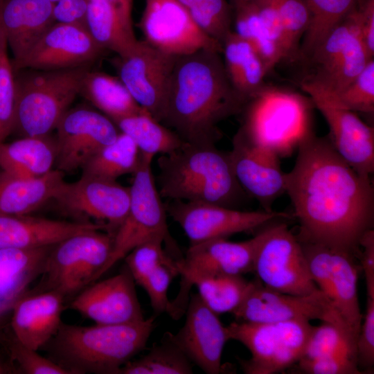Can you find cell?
<instances>
[{"instance_id":"obj_56","label":"cell","mask_w":374,"mask_h":374,"mask_svg":"<svg viewBox=\"0 0 374 374\" xmlns=\"http://www.w3.org/2000/svg\"><path fill=\"white\" fill-rule=\"evenodd\" d=\"M50 1H52L53 3H55L56 2H57L60 0H50Z\"/></svg>"},{"instance_id":"obj_31","label":"cell","mask_w":374,"mask_h":374,"mask_svg":"<svg viewBox=\"0 0 374 374\" xmlns=\"http://www.w3.org/2000/svg\"><path fill=\"white\" fill-rule=\"evenodd\" d=\"M222 60L227 78L245 102L265 85L267 67L253 46L231 31L222 43Z\"/></svg>"},{"instance_id":"obj_16","label":"cell","mask_w":374,"mask_h":374,"mask_svg":"<svg viewBox=\"0 0 374 374\" xmlns=\"http://www.w3.org/2000/svg\"><path fill=\"white\" fill-rule=\"evenodd\" d=\"M138 26L143 41L173 56L202 49L222 52V44L204 33L177 0H145Z\"/></svg>"},{"instance_id":"obj_7","label":"cell","mask_w":374,"mask_h":374,"mask_svg":"<svg viewBox=\"0 0 374 374\" xmlns=\"http://www.w3.org/2000/svg\"><path fill=\"white\" fill-rule=\"evenodd\" d=\"M370 60L362 40L357 4L303 60L308 69L301 87L308 95H332L353 81Z\"/></svg>"},{"instance_id":"obj_5","label":"cell","mask_w":374,"mask_h":374,"mask_svg":"<svg viewBox=\"0 0 374 374\" xmlns=\"http://www.w3.org/2000/svg\"><path fill=\"white\" fill-rule=\"evenodd\" d=\"M312 105L299 93L265 84L244 105L236 134L279 158L288 157L313 133Z\"/></svg>"},{"instance_id":"obj_34","label":"cell","mask_w":374,"mask_h":374,"mask_svg":"<svg viewBox=\"0 0 374 374\" xmlns=\"http://www.w3.org/2000/svg\"><path fill=\"white\" fill-rule=\"evenodd\" d=\"M79 95L114 123L144 109L134 100L118 76L104 72L89 69L83 78Z\"/></svg>"},{"instance_id":"obj_28","label":"cell","mask_w":374,"mask_h":374,"mask_svg":"<svg viewBox=\"0 0 374 374\" xmlns=\"http://www.w3.org/2000/svg\"><path fill=\"white\" fill-rule=\"evenodd\" d=\"M232 31L253 46L268 72L285 60L280 21L266 5L249 0L233 6Z\"/></svg>"},{"instance_id":"obj_27","label":"cell","mask_w":374,"mask_h":374,"mask_svg":"<svg viewBox=\"0 0 374 374\" xmlns=\"http://www.w3.org/2000/svg\"><path fill=\"white\" fill-rule=\"evenodd\" d=\"M64 299L54 291L21 298L12 308L15 338L35 350L48 344L62 323Z\"/></svg>"},{"instance_id":"obj_48","label":"cell","mask_w":374,"mask_h":374,"mask_svg":"<svg viewBox=\"0 0 374 374\" xmlns=\"http://www.w3.org/2000/svg\"><path fill=\"white\" fill-rule=\"evenodd\" d=\"M12 359L19 366L21 370L27 374H73V373L37 353V350L30 348L15 338L10 346Z\"/></svg>"},{"instance_id":"obj_9","label":"cell","mask_w":374,"mask_h":374,"mask_svg":"<svg viewBox=\"0 0 374 374\" xmlns=\"http://www.w3.org/2000/svg\"><path fill=\"white\" fill-rule=\"evenodd\" d=\"M226 327L229 340L243 344L249 359L240 361L247 374H274L294 366L303 357L313 326L309 321L272 323L235 321Z\"/></svg>"},{"instance_id":"obj_13","label":"cell","mask_w":374,"mask_h":374,"mask_svg":"<svg viewBox=\"0 0 374 374\" xmlns=\"http://www.w3.org/2000/svg\"><path fill=\"white\" fill-rule=\"evenodd\" d=\"M305 255L312 280L357 340L362 316L357 296L359 267L356 256L320 244L308 247Z\"/></svg>"},{"instance_id":"obj_55","label":"cell","mask_w":374,"mask_h":374,"mask_svg":"<svg viewBox=\"0 0 374 374\" xmlns=\"http://www.w3.org/2000/svg\"><path fill=\"white\" fill-rule=\"evenodd\" d=\"M7 367L0 361V374L8 372Z\"/></svg>"},{"instance_id":"obj_38","label":"cell","mask_w":374,"mask_h":374,"mask_svg":"<svg viewBox=\"0 0 374 374\" xmlns=\"http://www.w3.org/2000/svg\"><path fill=\"white\" fill-rule=\"evenodd\" d=\"M359 1L303 0L309 12V24L298 60H305L328 33L357 7Z\"/></svg>"},{"instance_id":"obj_37","label":"cell","mask_w":374,"mask_h":374,"mask_svg":"<svg viewBox=\"0 0 374 374\" xmlns=\"http://www.w3.org/2000/svg\"><path fill=\"white\" fill-rule=\"evenodd\" d=\"M141 153L134 141L120 132L112 143L98 150L82 168V175L116 181L134 174L138 169Z\"/></svg>"},{"instance_id":"obj_12","label":"cell","mask_w":374,"mask_h":374,"mask_svg":"<svg viewBox=\"0 0 374 374\" xmlns=\"http://www.w3.org/2000/svg\"><path fill=\"white\" fill-rule=\"evenodd\" d=\"M168 215L184 230L190 245L209 240L226 238L262 226L294 217L278 211H242L220 205L170 200L165 204Z\"/></svg>"},{"instance_id":"obj_4","label":"cell","mask_w":374,"mask_h":374,"mask_svg":"<svg viewBox=\"0 0 374 374\" xmlns=\"http://www.w3.org/2000/svg\"><path fill=\"white\" fill-rule=\"evenodd\" d=\"M154 328V317L122 324L80 326L62 323L49 343L58 364L73 374H117L145 348Z\"/></svg>"},{"instance_id":"obj_20","label":"cell","mask_w":374,"mask_h":374,"mask_svg":"<svg viewBox=\"0 0 374 374\" xmlns=\"http://www.w3.org/2000/svg\"><path fill=\"white\" fill-rule=\"evenodd\" d=\"M185 312L182 328L176 334L166 332L164 336L205 373H221L222 352L229 341L226 327L198 293L188 299Z\"/></svg>"},{"instance_id":"obj_44","label":"cell","mask_w":374,"mask_h":374,"mask_svg":"<svg viewBox=\"0 0 374 374\" xmlns=\"http://www.w3.org/2000/svg\"><path fill=\"white\" fill-rule=\"evenodd\" d=\"M163 244L166 245L163 238H152L136 247L123 258L139 285L159 265L176 259L164 249Z\"/></svg>"},{"instance_id":"obj_11","label":"cell","mask_w":374,"mask_h":374,"mask_svg":"<svg viewBox=\"0 0 374 374\" xmlns=\"http://www.w3.org/2000/svg\"><path fill=\"white\" fill-rule=\"evenodd\" d=\"M253 272L265 286L280 292L303 296L319 291L301 242L281 221L268 226L256 254Z\"/></svg>"},{"instance_id":"obj_41","label":"cell","mask_w":374,"mask_h":374,"mask_svg":"<svg viewBox=\"0 0 374 374\" xmlns=\"http://www.w3.org/2000/svg\"><path fill=\"white\" fill-rule=\"evenodd\" d=\"M326 103L353 112L373 114L374 112V59H371L364 69L347 86L327 96L317 94Z\"/></svg>"},{"instance_id":"obj_6","label":"cell","mask_w":374,"mask_h":374,"mask_svg":"<svg viewBox=\"0 0 374 374\" xmlns=\"http://www.w3.org/2000/svg\"><path fill=\"white\" fill-rule=\"evenodd\" d=\"M91 67L14 71L16 116L12 133L21 137L50 134L79 95L83 78Z\"/></svg>"},{"instance_id":"obj_22","label":"cell","mask_w":374,"mask_h":374,"mask_svg":"<svg viewBox=\"0 0 374 374\" xmlns=\"http://www.w3.org/2000/svg\"><path fill=\"white\" fill-rule=\"evenodd\" d=\"M269 225L245 241L216 238L190 245L185 256L177 260L182 283L195 276L243 275L253 271L256 254Z\"/></svg>"},{"instance_id":"obj_52","label":"cell","mask_w":374,"mask_h":374,"mask_svg":"<svg viewBox=\"0 0 374 374\" xmlns=\"http://www.w3.org/2000/svg\"><path fill=\"white\" fill-rule=\"evenodd\" d=\"M362 40L370 59L374 55V0H359Z\"/></svg>"},{"instance_id":"obj_8","label":"cell","mask_w":374,"mask_h":374,"mask_svg":"<svg viewBox=\"0 0 374 374\" xmlns=\"http://www.w3.org/2000/svg\"><path fill=\"white\" fill-rule=\"evenodd\" d=\"M152 156L141 154L140 165L133 174L130 187L128 212L114 235L109 257L94 282L136 247L152 238H163L168 251L176 259L182 257L168 231V213L152 172Z\"/></svg>"},{"instance_id":"obj_54","label":"cell","mask_w":374,"mask_h":374,"mask_svg":"<svg viewBox=\"0 0 374 374\" xmlns=\"http://www.w3.org/2000/svg\"><path fill=\"white\" fill-rule=\"evenodd\" d=\"M231 5L232 6V8L238 4H240V3H244L247 1H249V0H229Z\"/></svg>"},{"instance_id":"obj_23","label":"cell","mask_w":374,"mask_h":374,"mask_svg":"<svg viewBox=\"0 0 374 374\" xmlns=\"http://www.w3.org/2000/svg\"><path fill=\"white\" fill-rule=\"evenodd\" d=\"M229 154L236 179L244 191L257 199L263 210L272 211L274 200L286 191L287 173L280 168V158L238 134Z\"/></svg>"},{"instance_id":"obj_1","label":"cell","mask_w":374,"mask_h":374,"mask_svg":"<svg viewBox=\"0 0 374 374\" xmlns=\"http://www.w3.org/2000/svg\"><path fill=\"white\" fill-rule=\"evenodd\" d=\"M285 192L300 240L359 253L361 238L373 226L374 189L371 177L349 166L328 136L312 133L301 143Z\"/></svg>"},{"instance_id":"obj_19","label":"cell","mask_w":374,"mask_h":374,"mask_svg":"<svg viewBox=\"0 0 374 374\" xmlns=\"http://www.w3.org/2000/svg\"><path fill=\"white\" fill-rule=\"evenodd\" d=\"M106 52L95 42L87 27L55 23L23 58L12 64L15 71L22 69L49 71L91 66Z\"/></svg>"},{"instance_id":"obj_43","label":"cell","mask_w":374,"mask_h":374,"mask_svg":"<svg viewBox=\"0 0 374 374\" xmlns=\"http://www.w3.org/2000/svg\"><path fill=\"white\" fill-rule=\"evenodd\" d=\"M283 31L287 60H298L302 39L309 24L303 0H274Z\"/></svg>"},{"instance_id":"obj_36","label":"cell","mask_w":374,"mask_h":374,"mask_svg":"<svg viewBox=\"0 0 374 374\" xmlns=\"http://www.w3.org/2000/svg\"><path fill=\"white\" fill-rule=\"evenodd\" d=\"M114 123L120 132L134 141L140 152L145 155L154 157L157 154H168L184 143L176 132L145 109Z\"/></svg>"},{"instance_id":"obj_10","label":"cell","mask_w":374,"mask_h":374,"mask_svg":"<svg viewBox=\"0 0 374 374\" xmlns=\"http://www.w3.org/2000/svg\"><path fill=\"white\" fill-rule=\"evenodd\" d=\"M113 240L109 233L94 230L55 244L46 262L41 292L54 291L65 298L94 283L109 257Z\"/></svg>"},{"instance_id":"obj_47","label":"cell","mask_w":374,"mask_h":374,"mask_svg":"<svg viewBox=\"0 0 374 374\" xmlns=\"http://www.w3.org/2000/svg\"><path fill=\"white\" fill-rule=\"evenodd\" d=\"M178 274L177 260L173 259L156 267L140 285L147 292L156 314L169 312L171 302L168 298V290L172 280Z\"/></svg>"},{"instance_id":"obj_40","label":"cell","mask_w":374,"mask_h":374,"mask_svg":"<svg viewBox=\"0 0 374 374\" xmlns=\"http://www.w3.org/2000/svg\"><path fill=\"white\" fill-rule=\"evenodd\" d=\"M197 26L222 44L232 30L233 8L229 0H177Z\"/></svg>"},{"instance_id":"obj_33","label":"cell","mask_w":374,"mask_h":374,"mask_svg":"<svg viewBox=\"0 0 374 374\" xmlns=\"http://www.w3.org/2000/svg\"><path fill=\"white\" fill-rule=\"evenodd\" d=\"M250 283L242 275L195 276L181 283L180 293L172 304L177 312H184L188 301L187 294L195 285L199 296L211 310L217 314H232L241 303Z\"/></svg>"},{"instance_id":"obj_24","label":"cell","mask_w":374,"mask_h":374,"mask_svg":"<svg viewBox=\"0 0 374 374\" xmlns=\"http://www.w3.org/2000/svg\"><path fill=\"white\" fill-rule=\"evenodd\" d=\"M330 128L328 138L337 153L355 171L369 177L374 171V129L355 112L310 97Z\"/></svg>"},{"instance_id":"obj_35","label":"cell","mask_w":374,"mask_h":374,"mask_svg":"<svg viewBox=\"0 0 374 374\" xmlns=\"http://www.w3.org/2000/svg\"><path fill=\"white\" fill-rule=\"evenodd\" d=\"M87 28L101 48L118 56L127 54L139 41L133 29L126 25L117 10L107 0H89Z\"/></svg>"},{"instance_id":"obj_49","label":"cell","mask_w":374,"mask_h":374,"mask_svg":"<svg viewBox=\"0 0 374 374\" xmlns=\"http://www.w3.org/2000/svg\"><path fill=\"white\" fill-rule=\"evenodd\" d=\"M357 366L364 373L374 365V298L367 296L366 312L356 341ZM363 373V372H362Z\"/></svg>"},{"instance_id":"obj_51","label":"cell","mask_w":374,"mask_h":374,"mask_svg":"<svg viewBox=\"0 0 374 374\" xmlns=\"http://www.w3.org/2000/svg\"><path fill=\"white\" fill-rule=\"evenodd\" d=\"M359 247L362 248L360 265L364 271L367 296L374 298V231H367L361 238Z\"/></svg>"},{"instance_id":"obj_32","label":"cell","mask_w":374,"mask_h":374,"mask_svg":"<svg viewBox=\"0 0 374 374\" xmlns=\"http://www.w3.org/2000/svg\"><path fill=\"white\" fill-rule=\"evenodd\" d=\"M55 160V139L50 134L0 142V168L19 177H42L53 170Z\"/></svg>"},{"instance_id":"obj_3","label":"cell","mask_w":374,"mask_h":374,"mask_svg":"<svg viewBox=\"0 0 374 374\" xmlns=\"http://www.w3.org/2000/svg\"><path fill=\"white\" fill-rule=\"evenodd\" d=\"M157 186L162 198L237 208L248 195L235 176L229 152L215 145L184 142L157 159Z\"/></svg>"},{"instance_id":"obj_18","label":"cell","mask_w":374,"mask_h":374,"mask_svg":"<svg viewBox=\"0 0 374 374\" xmlns=\"http://www.w3.org/2000/svg\"><path fill=\"white\" fill-rule=\"evenodd\" d=\"M55 130V169L63 172L82 168L98 150L114 141L120 132L107 116L83 107L69 109Z\"/></svg>"},{"instance_id":"obj_42","label":"cell","mask_w":374,"mask_h":374,"mask_svg":"<svg viewBox=\"0 0 374 374\" xmlns=\"http://www.w3.org/2000/svg\"><path fill=\"white\" fill-rule=\"evenodd\" d=\"M0 21V142L12 133L16 116V88L12 60Z\"/></svg>"},{"instance_id":"obj_26","label":"cell","mask_w":374,"mask_h":374,"mask_svg":"<svg viewBox=\"0 0 374 374\" xmlns=\"http://www.w3.org/2000/svg\"><path fill=\"white\" fill-rule=\"evenodd\" d=\"M106 231L94 222H69L29 215H0V248L33 249L55 245L78 233Z\"/></svg>"},{"instance_id":"obj_21","label":"cell","mask_w":374,"mask_h":374,"mask_svg":"<svg viewBox=\"0 0 374 374\" xmlns=\"http://www.w3.org/2000/svg\"><path fill=\"white\" fill-rule=\"evenodd\" d=\"M70 308L97 324H122L145 319L135 282L125 267L118 274L82 290Z\"/></svg>"},{"instance_id":"obj_17","label":"cell","mask_w":374,"mask_h":374,"mask_svg":"<svg viewBox=\"0 0 374 374\" xmlns=\"http://www.w3.org/2000/svg\"><path fill=\"white\" fill-rule=\"evenodd\" d=\"M177 57L139 40L132 50L117 55L113 62L134 100L159 122Z\"/></svg>"},{"instance_id":"obj_25","label":"cell","mask_w":374,"mask_h":374,"mask_svg":"<svg viewBox=\"0 0 374 374\" xmlns=\"http://www.w3.org/2000/svg\"><path fill=\"white\" fill-rule=\"evenodd\" d=\"M50 0H0V21L12 62L23 58L55 23Z\"/></svg>"},{"instance_id":"obj_39","label":"cell","mask_w":374,"mask_h":374,"mask_svg":"<svg viewBox=\"0 0 374 374\" xmlns=\"http://www.w3.org/2000/svg\"><path fill=\"white\" fill-rule=\"evenodd\" d=\"M191 362L166 337L139 359L123 365L117 374H190Z\"/></svg>"},{"instance_id":"obj_14","label":"cell","mask_w":374,"mask_h":374,"mask_svg":"<svg viewBox=\"0 0 374 374\" xmlns=\"http://www.w3.org/2000/svg\"><path fill=\"white\" fill-rule=\"evenodd\" d=\"M232 314L238 321L251 323L317 319L339 324L349 331L321 291L293 295L270 289L258 278L251 281L244 299Z\"/></svg>"},{"instance_id":"obj_50","label":"cell","mask_w":374,"mask_h":374,"mask_svg":"<svg viewBox=\"0 0 374 374\" xmlns=\"http://www.w3.org/2000/svg\"><path fill=\"white\" fill-rule=\"evenodd\" d=\"M89 0H60L55 3V23L78 24L87 27Z\"/></svg>"},{"instance_id":"obj_46","label":"cell","mask_w":374,"mask_h":374,"mask_svg":"<svg viewBox=\"0 0 374 374\" xmlns=\"http://www.w3.org/2000/svg\"><path fill=\"white\" fill-rule=\"evenodd\" d=\"M294 366L299 373L305 374L362 373L357 366L356 346L353 344L317 359H300Z\"/></svg>"},{"instance_id":"obj_53","label":"cell","mask_w":374,"mask_h":374,"mask_svg":"<svg viewBox=\"0 0 374 374\" xmlns=\"http://www.w3.org/2000/svg\"><path fill=\"white\" fill-rule=\"evenodd\" d=\"M119 12L126 25L132 28V5L133 0H107Z\"/></svg>"},{"instance_id":"obj_29","label":"cell","mask_w":374,"mask_h":374,"mask_svg":"<svg viewBox=\"0 0 374 374\" xmlns=\"http://www.w3.org/2000/svg\"><path fill=\"white\" fill-rule=\"evenodd\" d=\"M53 246L0 248V316L12 309L30 283L43 274Z\"/></svg>"},{"instance_id":"obj_15","label":"cell","mask_w":374,"mask_h":374,"mask_svg":"<svg viewBox=\"0 0 374 374\" xmlns=\"http://www.w3.org/2000/svg\"><path fill=\"white\" fill-rule=\"evenodd\" d=\"M53 200L64 213L83 222L104 225L113 236L125 220L130 200V187L114 180L82 175L64 182Z\"/></svg>"},{"instance_id":"obj_45","label":"cell","mask_w":374,"mask_h":374,"mask_svg":"<svg viewBox=\"0 0 374 374\" xmlns=\"http://www.w3.org/2000/svg\"><path fill=\"white\" fill-rule=\"evenodd\" d=\"M356 339L344 326L331 322H322L314 326L301 359H314L353 344Z\"/></svg>"},{"instance_id":"obj_2","label":"cell","mask_w":374,"mask_h":374,"mask_svg":"<svg viewBox=\"0 0 374 374\" xmlns=\"http://www.w3.org/2000/svg\"><path fill=\"white\" fill-rule=\"evenodd\" d=\"M244 105L227 78L221 52L202 49L177 57L160 122L186 143L215 145L222 136L218 124Z\"/></svg>"},{"instance_id":"obj_30","label":"cell","mask_w":374,"mask_h":374,"mask_svg":"<svg viewBox=\"0 0 374 374\" xmlns=\"http://www.w3.org/2000/svg\"><path fill=\"white\" fill-rule=\"evenodd\" d=\"M65 181L53 169L36 178H22L0 171V215H29L53 199Z\"/></svg>"}]
</instances>
